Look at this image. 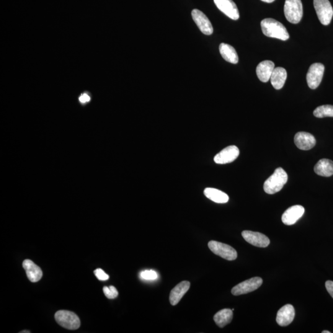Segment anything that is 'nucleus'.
I'll use <instances>...</instances> for the list:
<instances>
[{
    "label": "nucleus",
    "instance_id": "obj_12",
    "mask_svg": "<svg viewBox=\"0 0 333 333\" xmlns=\"http://www.w3.org/2000/svg\"><path fill=\"white\" fill-rule=\"evenodd\" d=\"M218 9L230 19L236 20L239 18V10L233 0H214Z\"/></svg>",
    "mask_w": 333,
    "mask_h": 333
},
{
    "label": "nucleus",
    "instance_id": "obj_15",
    "mask_svg": "<svg viewBox=\"0 0 333 333\" xmlns=\"http://www.w3.org/2000/svg\"><path fill=\"white\" fill-rule=\"evenodd\" d=\"M295 317V310L291 304H286L279 310L277 316V324L281 327H286L293 322Z\"/></svg>",
    "mask_w": 333,
    "mask_h": 333
},
{
    "label": "nucleus",
    "instance_id": "obj_2",
    "mask_svg": "<svg viewBox=\"0 0 333 333\" xmlns=\"http://www.w3.org/2000/svg\"><path fill=\"white\" fill-rule=\"evenodd\" d=\"M288 179V174L285 170L281 167L277 168L273 175L265 181L264 185L265 192L273 195L280 192L287 183Z\"/></svg>",
    "mask_w": 333,
    "mask_h": 333
},
{
    "label": "nucleus",
    "instance_id": "obj_14",
    "mask_svg": "<svg viewBox=\"0 0 333 333\" xmlns=\"http://www.w3.org/2000/svg\"><path fill=\"white\" fill-rule=\"evenodd\" d=\"M294 143L301 150H310L316 144V139L312 134L300 131L294 136Z\"/></svg>",
    "mask_w": 333,
    "mask_h": 333
},
{
    "label": "nucleus",
    "instance_id": "obj_32",
    "mask_svg": "<svg viewBox=\"0 0 333 333\" xmlns=\"http://www.w3.org/2000/svg\"><path fill=\"white\" fill-rule=\"evenodd\" d=\"M322 333H331V332H330L329 331H324V332H322Z\"/></svg>",
    "mask_w": 333,
    "mask_h": 333
},
{
    "label": "nucleus",
    "instance_id": "obj_5",
    "mask_svg": "<svg viewBox=\"0 0 333 333\" xmlns=\"http://www.w3.org/2000/svg\"><path fill=\"white\" fill-rule=\"evenodd\" d=\"M317 16L323 25L330 24L333 16V9L329 0H314Z\"/></svg>",
    "mask_w": 333,
    "mask_h": 333
},
{
    "label": "nucleus",
    "instance_id": "obj_19",
    "mask_svg": "<svg viewBox=\"0 0 333 333\" xmlns=\"http://www.w3.org/2000/svg\"><path fill=\"white\" fill-rule=\"evenodd\" d=\"M287 79V72L286 69L281 67L275 68L273 70L272 76L270 77L271 84L276 90L282 89Z\"/></svg>",
    "mask_w": 333,
    "mask_h": 333
},
{
    "label": "nucleus",
    "instance_id": "obj_8",
    "mask_svg": "<svg viewBox=\"0 0 333 333\" xmlns=\"http://www.w3.org/2000/svg\"><path fill=\"white\" fill-rule=\"evenodd\" d=\"M263 280L260 277H254L249 280L242 281L238 285L234 286L231 290V293L234 296H239L242 294L251 293L257 290L262 285Z\"/></svg>",
    "mask_w": 333,
    "mask_h": 333
},
{
    "label": "nucleus",
    "instance_id": "obj_11",
    "mask_svg": "<svg viewBox=\"0 0 333 333\" xmlns=\"http://www.w3.org/2000/svg\"><path fill=\"white\" fill-rule=\"evenodd\" d=\"M242 236L248 243L258 247H266L270 244V239L265 234L249 230L242 232Z\"/></svg>",
    "mask_w": 333,
    "mask_h": 333
},
{
    "label": "nucleus",
    "instance_id": "obj_18",
    "mask_svg": "<svg viewBox=\"0 0 333 333\" xmlns=\"http://www.w3.org/2000/svg\"><path fill=\"white\" fill-rule=\"evenodd\" d=\"M275 68V64L272 61L267 60L261 62L256 68L258 78L264 83L268 82Z\"/></svg>",
    "mask_w": 333,
    "mask_h": 333
},
{
    "label": "nucleus",
    "instance_id": "obj_3",
    "mask_svg": "<svg viewBox=\"0 0 333 333\" xmlns=\"http://www.w3.org/2000/svg\"><path fill=\"white\" fill-rule=\"evenodd\" d=\"M284 12L289 22L292 24H298L303 15L301 0H286Z\"/></svg>",
    "mask_w": 333,
    "mask_h": 333
},
{
    "label": "nucleus",
    "instance_id": "obj_26",
    "mask_svg": "<svg viewBox=\"0 0 333 333\" xmlns=\"http://www.w3.org/2000/svg\"><path fill=\"white\" fill-rule=\"evenodd\" d=\"M140 277L145 280H154L158 277V275L154 270H145L141 272Z\"/></svg>",
    "mask_w": 333,
    "mask_h": 333
},
{
    "label": "nucleus",
    "instance_id": "obj_27",
    "mask_svg": "<svg viewBox=\"0 0 333 333\" xmlns=\"http://www.w3.org/2000/svg\"><path fill=\"white\" fill-rule=\"evenodd\" d=\"M95 275L96 276L98 280L100 281H107L109 279V275L107 274L101 268H98V269L95 270Z\"/></svg>",
    "mask_w": 333,
    "mask_h": 333
},
{
    "label": "nucleus",
    "instance_id": "obj_9",
    "mask_svg": "<svg viewBox=\"0 0 333 333\" xmlns=\"http://www.w3.org/2000/svg\"><path fill=\"white\" fill-rule=\"evenodd\" d=\"M239 155V150L236 146H229L224 148L214 157V162L218 164L231 163L235 161Z\"/></svg>",
    "mask_w": 333,
    "mask_h": 333
},
{
    "label": "nucleus",
    "instance_id": "obj_17",
    "mask_svg": "<svg viewBox=\"0 0 333 333\" xmlns=\"http://www.w3.org/2000/svg\"><path fill=\"white\" fill-rule=\"evenodd\" d=\"M190 288V283L188 281H183L178 284L170 292L169 301L172 306H176L181 299L187 293Z\"/></svg>",
    "mask_w": 333,
    "mask_h": 333
},
{
    "label": "nucleus",
    "instance_id": "obj_16",
    "mask_svg": "<svg viewBox=\"0 0 333 333\" xmlns=\"http://www.w3.org/2000/svg\"><path fill=\"white\" fill-rule=\"evenodd\" d=\"M23 267H24L28 280L31 282L36 283L40 281L43 277L42 269L36 265L32 260L26 259L23 262Z\"/></svg>",
    "mask_w": 333,
    "mask_h": 333
},
{
    "label": "nucleus",
    "instance_id": "obj_24",
    "mask_svg": "<svg viewBox=\"0 0 333 333\" xmlns=\"http://www.w3.org/2000/svg\"><path fill=\"white\" fill-rule=\"evenodd\" d=\"M314 115L317 118L327 117H333V106L323 105L317 108L314 111Z\"/></svg>",
    "mask_w": 333,
    "mask_h": 333
},
{
    "label": "nucleus",
    "instance_id": "obj_10",
    "mask_svg": "<svg viewBox=\"0 0 333 333\" xmlns=\"http://www.w3.org/2000/svg\"><path fill=\"white\" fill-rule=\"evenodd\" d=\"M193 19L198 25L201 32L206 35H211L214 32L213 25L208 17L202 11L193 9L192 12Z\"/></svg>",
    "mask_w": 333,
    "mask_h": 333
},
{
    "label": "nucleus",
    "instance_id": "obj_22",
    "mask_svg": "<svg viewBox=\"0 0 333 333\" xmlns=\"http://www.w3.org/2000/svg\"><path fill=\"white\" fill-rule=\"evenodd\" d=\"M204 194L209 200L216 203L224 204L229 200L228 196L222 191L216 188H207L204 191Z\"/></svg>",
    "mask_w": 333,
    "mask_h": 333
},
{
    "label": "nucleus",
    "instance_id": "obj_31",
    "mask_svg": "<svg viewBox=\"0 0 333 333\" xmlns=\"http://www.w3.org/2000/svg\"><path fill=\"white\" fill-rule=\"evenodd\" d=\"M20 333H30V332L27 331V330H24V331H22L21 332H20Z\"/></svg>",
    "mask_w": 333,
    "mask_h": 333
},
{
    "label": "nucleus",
    "instance_id": "obj_6",
    "mask_svg": "<svg viewBox=\"0 0 333 333\" xmlns=\"http://www.w3.org/2000/svg\"><path fill=\"white\" fill-rule=\"evenodd\" d=\"M208 247L214 254L229 261L236 259L237 257L236 250L228 244L221 242L211 241L209 242Z\"/></svg>",
    "mask_w": 333,
    "mask_h": 333
},
{
    "label": "nucleus",
    "instance_id": "obj_7",
    "mask_svg": "<svg viewBox=\"0 0 333 333\" xmlns=\"http://www.w3.org/2000/svg\"><path fill=\"white\" fill-rule=\"evenodd\" d=\"M325 71V66L321 63L312 64L307 74V82L309 88L316 89L322 81Z\"/></svg>",
    "mask_w": 333,
    "mask_h": 333
},
{
    "label": "nucleus",
    "instance_id": "obj_13",
    "mask_svg": "<svg viewBox=\"0 0 333 333\" xmlns=\"http://www.w3.org/2000/svg\"><path fill=\"white\" fill-rule=\"evenodd\" d=\"M305 209L303 206L300 205L291 206L283 213L281 220L286 225H292L296 223L303 217Z\"/></svg>",
    "mask_w": 333,
    "mask_h": 333
},
{
    "label": "nucleus",
    "instance_id": "obj_28",
    "mask_svg": "<svg viewBox=\"0 0 333 333\" xmlns=\"http://www.w3.org/2000/svg\"><path fill=\"white\" fill-rule=\"evenodd\" d=\"M325 286H326L327 290L330 296L333 298V281L330 280L326 281Z\"/></svg>",
    "mask_w": 333,
    "mask_h": 333
},
{
    "label": "nucleus",
    "instance_id": "obj_20",
    "mask_svg": "<svg viewBox=\"0 0 333 333\" xmlns=\"http://www.w3.org/2000/svg\"><path fill=\"white\" fill-rule=\"evenodd\" d=\"M314 171L322 177H329L333 175V161L328 159H322L314 167Z\"/></svg>",
    "mask_w": 333,
    "mask_h": 333
},
{
    "label": "nucleus",
    "instance_id": "obj_29",
    "mask_svg": "<svg viewBox=\"0 0 333 333\" xmlns=\"http://www.w3.org/2000/svg\"><path fill=\"white\" fill-rule=\"evenodd\" d=\"M79 101L82 103H85L90 102V97L87 94L82 95L79 98Z\"/></svg>",
    "mask_w": 333,
    "mask_h": 333
},
{
    "label": "nucleus",
    "instance_id": "obj_23",
    "mask_svg": "<svg viewBox=\"0 0 333 333\" xmlns=\"http://www.w3.org/2000/svg\"><path fill=\"white\" fill-rule=\"evenodd\" d=\"M233 311L229 309H224L219 311L214 317V322L218 326L223 328L230 324L233 319Z\"/></svg>",
    "mask_w": 333,
    "mask_h": 333
},
{
    "label": "nucleus",
    "instance_id": "obj_1",
    "mask_svg": "<svg viewBox=\"0 0 333 333\" xmlns=\"http://www.w3.org/2000/svg\"><path fill=\"white\" fill-rule=\"evenodd\" d=\"M260 25L263 33L268 37L278 38L283 41L288 40L290 38V35L286 27L275 19L267 18L262 20Z\"/></svg>",
    "mask_w": 333,
    "mask_h": 333
},
{
    "label": "nucleus",
    "instance_id": "obj_30",
    "mask_svg": "<svg viewBox=\"0 0 333 333\" xmlns=\"http://www.w3.org/2000/svg\"><path fill=\"white\" fill-rule=\"evenodd\" d=\"M261 1L267 2V3H271V2H273V1H275V0H261Z\"/></svg>",
    "mask_w": 333,
    "mask_h": 333
},
{
    "label": "nucleus",
    "instance_id": "obj_25",
    "mask_svg": "<svg viewBox=\"0 0 333 333\" xmlns=\"http://www.w3.org/2000/svg\"><path fill=\"white\" fill-rule=\"evenodd\" d=\"M103 292L107 296V298L110 299H113L117 298L118 296V291L114 286H110L109 287L105 286L103 288Z\"/></svg>",
    "mask_w": 333,
    "mask_h": 333
},
{
    "label": "nucleus",
    "instance_id": "obj_21",
    "mask_svg": "<svg viewBox=\"0 0 333 333\" xmlns=\"http://www.w3.org/2000/svg\"><path fill=\"white\" fill-rule=\"evenodd\" d=\"M219 51L223 58L228 63L237 64L238 63L239 58L233 46L228 44L222 43L219 46Z\"/></svg>",
    "mask_w": 333,
    "mask_h": 333
},
{
    "label": "nucleus",
    "instance_id": "obj_4",
    "mask_svg": "<svg viewBox=\"0 0 333 333\" xmlns=\"http://www.w3.org/2000/svg\"><path fill=\"white\" fill-rule=\"evenodd\" d=\"M55 317L56 322L66 329L75 330L81 326V320L74 312L59 311L55 314Z\"/></svg>",
    "mask_w": 333,
    "mask_h": 333
}]
</instances>
